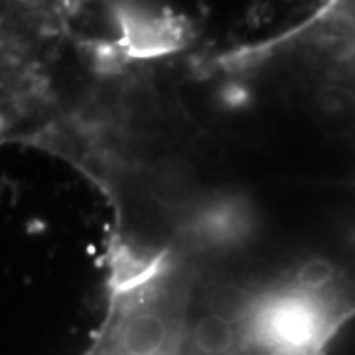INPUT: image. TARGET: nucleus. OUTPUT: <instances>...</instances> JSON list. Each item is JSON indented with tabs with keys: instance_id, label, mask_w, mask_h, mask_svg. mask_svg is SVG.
I'll list each match as a JSON object with an SVG mask.
<instances>
[{
	"instance_id": "f257e3e1",
	"label": "nucleus",
	"mask_w": 355,
	"mask_h": 355,
	"mask_svg": "<svg viewBox=\"0 0 355 355\" xmlns=\"http://www.w3.org/2000/svg\"><path fill=\"white\" fill-rule=\"evenodd\" d=\"M292 48L316 105L355 150V0H326Z\"/></svg>"
}]
</instances>
